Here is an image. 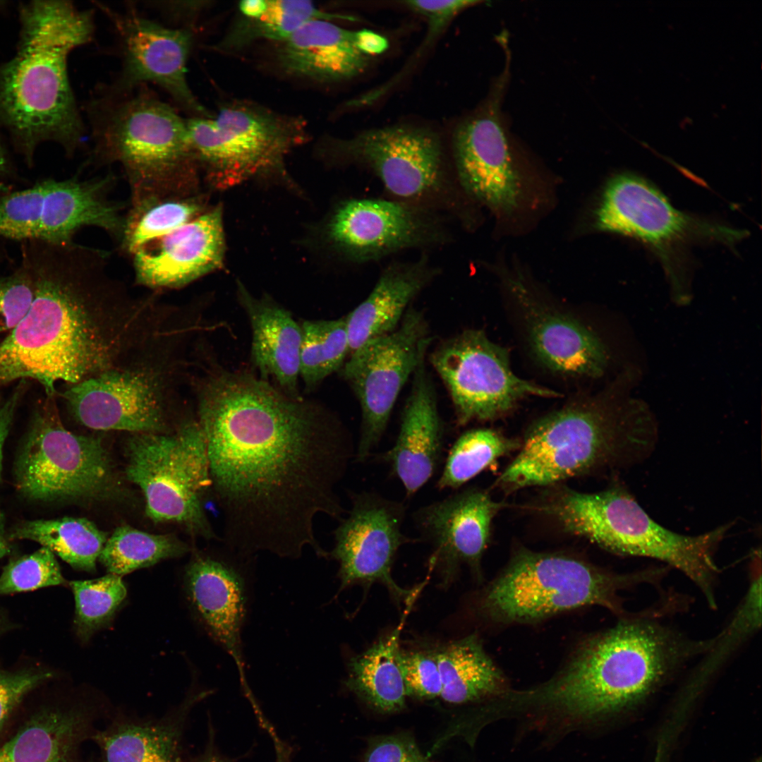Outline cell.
I'll return each instance as SVG.
<instances>
[{"label":"cell","instance_id":"cell-1","mask_svg":"<svg viewBox=\"0 0 762 762\" xmlns=\"http://www.w3.org/2000/svg\"><path fill=\"white\" fill-rule=\"evenodd\" d=\"M192 380L225 546L247 558L298 559L306 547L327 558L314 520L346 512L337 488L356 453L340 421L246 373L210 365Z\"/></svg>","mask_w":762,"mask_h":762},{"label":"cell","instance_id":"cell-2","mask_svg":"<svg viewBox=\"0 0 762 762\" xmlns=\"http://www.w3.org/2000/svg\"><path fill=\"white\" fill-rule=\"evenodd\" d=\"M21 250L34 297L0 341V386L31 379L52 398L61 382L126 365L136 349L139 318L106 262L74 244L32 240Z\"/></svg>","mask_w":762,"mask_h":762},{"label":"cell","instance_id":"cell-3","mask_svg":"<svg viewBox=\"0 0 762 762\" xmlns=\"http://www.w3.org/2000/svg\"><path fill=\"white\" fill-rule=\"evenodd\" d=\"M655 617L628 615L585 639L552 677L513 691V706L576 723L610 717L639 704L684 660L710 646L684 640Z\"/></svg>","mask_w":762,"mask_h":762},{"label":"cell","instance_id":"cell-4","mask_svg":"<svg viewBox=\"0 0 762 762\" xmlns=\"http://www.w3.org/2000/svg\"><path fill=\"white\" fill-rule=\"evenodd\" d=\"M15 54L0 67V124L28 166L37 148L54 142L71 155L85 128L69 82V54L90 41L91 13L67 1L19 6Z\"/></svg>","mask_w":762,"mask_h":762},{"label":"cell","instance_id":"cell-5","mask_svg":"<svg viewBox=\"0 0 762 762\" xmlns=\"http://www.w3.org/2000/svg\"><path fill=\"white\" fill-rule=\"evenodd\" d=\"M637 377L633 369L625 371L601 393L538 419L499 483L510 490L549 485L646 460L657 444L658 425L648 404L631 395Z\"/></svg>","mask_w":762,"mask_h":762},{"label":"cell","instance_id":"cell-6","mask_svg":"<svg viewBox=\"0 0 762 762\" xmlns=\"http://www.w3.org/2000/svg\"><path fill=\"white\" fill-rule=\"evenodd\" d=\"M95 157L119 163L131 202L198 192L186 119L145 91L109 95L91 107Z\"/></svg>","mask_w":762,"mask_h":762},{"label":"cell","instance_id":"cell-7","mask_svg":"<svg viewBox=\"0 0 762 762\" xmlns=\"http://www.w3.org/2000/svg\"><path fill=\"white\" fill-rule=\"evenodd\" d=\"M555 491L541 509L564 531L617 555L664 562L691 579L711 607L715 606L714 555L731 524L686 536L655 521L621 486L593 493L565 488Z\"/></svg>","mask_w":762,"mask_h":762},{"label":"cell","instance_id":"cell-8","mask_svg":"<svg viewBox=\"0 0 762 762\" xmlns=\"http://www.w3.org/2000/svg\"><path fill=\"white\" fill-rule=\"evenodd\" d=\"M663 575V568L617 574L572 555L520 549L482 590L476 608L482 617L500 626L537 623L593 605L622 618L628 615L620 591L655 582Z\"/></svg>","mask_w":762,"mask_h":762},{"label":"cell","instance_id":"cell-9","mask_svg":"<svg viewBox=\"0 0 762 762\" xmlns=\"http://www.w3.org/2000/svg\"><path fill=\"white\" fill-rule=\"evenodd\" d=\"M325 147L332 160L371 171L392 199L453 217L462 224L471 222V201L449 169L441 141L434 133L393 126L332 140Z\"/></svg>","mask_w":762,"mask_h":762},{"label":"cell","instance_id":"cell-10","mask_svg":"<svg viewBox=\"0 0 762 762\" xmlns=\"http://www.w3.org/2000/svg\"><path fill=\"white\" fill-rule=\"evenodd\" d=\"M199 173L217 188L282 173L288 154L308 138L304 119L243 101L226 103L214 117L186 119Z\"/></svg>","mask_w":762,"mask_h":762},{"label":"cell","instance_id":"cell-11","mask_svg":"<svg viewBox=\"0 0 762 762\" xmlns=\"http://www.w3.org/2000/svg\"><path fill=\"white\" fill-rule=\"evenodd\" d=\"M13 478L18 492L36 502L105 501L123 491L102 439L68 430L52 404L34 414Z\"/></svg>","mask_w":762,"mask_h":762},{"label":"cell","instance_id":"cell-12","mask_svg":"<svg viewBox=\"0 0 762 762\" xmlns=\"http://www.w3.org/2000/svg\"><path fill=\"white\" fill-rule=\"evenodd\" d=\"M182 347L104 370L68 386L61 397L75 420L87 428L167 433L192 363Z\"/></svg>","mask_w":762,"mask_h":762},{"label":"cell","instance_id":"cell-13","mask_svg":"<svg viewBox=\"0 0 762 762\" xmlns=\"http://www.w3.org/2000/svg\"><path fill=\"white\" fill-rule=\"evenodd\" d=\"M126 457V476L142 491L149 518L181 524L205 539L217 538L202 506L211 481L196 418L184 419L172 433L133 434Z\"/></svg>","mask_w":762,"mask_h":762},{"label":"cell","instance_id":"cell-14","mask_svg":"<svg viewBox=\"0 0 762 762\" xmlns=\"http://www.w3.org/2000/svg\"><path fill=\"white\" fill-rule=\"evenodd\" d=\"M432 340L423 313L410 307L393 332L349 355L341 373L361 411L357 462L365 461L381 441L401 391L426 357Z\"/></svg>","mask_w":762,"mask_h":762},{"label":"cell","instance_id":"cell-15","mask_svg":"<svg viewBox=\"0 0 762 762\" xmlns=\"http://www.w3.org/2000/svg\"><path fill=\"white\" fill-rule=\"evenodd\" d=\"M429 361L449 394L460 425L495 419L528 396H560L517 377L507 350L480 329H466L444 339L430 352Z\"/></svg>","mask_w":762,"mask_h":762},{"label":"cell","instance_id":"cell-16","mask_svg":"<svg viewBox=\"0 0 762 762\" xmlns=\"http://www.w3.org/2000/svg\"><path fill=\"white\" fill-rule=\"evenodd\" d=\"M445 220L440 212L392 198H351L333 212L327 236L344 259L363 265L445 245L452 239Z\"/></svg>","mask_w":762,"mask_h":762},{"label":"cell","instance_id":"cell-17","mask_svg":"<svg viewBox=\"0 0 762 762\" xmlns=\"http://www.w3.org/2000/svg\"><path fill=\"white\" fill-rule=\"evenodd\" d=\"M351 509L333 532L327 558L339 563L340 590L353 584H383L399 603L413 602L414 593L393 579L392 567L399 548L410 543L402 532L406 507L373 491L353 493Z\"/></svg>","mask_w":762,"mask_h":762},{"label":"cell","instance_id":"cell-18","mask_svg":"<svg viewBox=\"0 0 762 762\" xmlns=\"http://www.w3.org/2000/svg\"><path fill=\"white\" fill-rule=\"evenodd\" d=\"M100 7L114 25L122 57L121 73L109 94L128 93L152 83L194 116L212 117L187 81V63L194 44L191 28H169L135 11L123 13Z\"/></svg>","mask_w":762,"mask_h":762},{"label":"cell","instance_id":"cell-19","mask_svg":"<svg viewBox=\"0 0 762 762\" xmlns=\"http://www.w3.org/2000/svg\"><path fill=\"white\" fill-rule=\"evenodd\" d=\"M600 231L629 236L663 254L694 238L733 242L742 231L708 223L677 210L655 187L632 174H620L608 181L594 213Z\"/></svg>","mask_w":762,"mask_h":762},{"label":"cell","instance_id":"cell-20","mask_svg":"<svg viewBox=\"0 0 762 762\" xmlns=\"http://www.w3.org/2000/svg\"><path fill=\"white\" fill-rule=\"evenodd\" d=\"M452 141L454 171L469 200L497 217L517 212L525 198L524 181L497 107L464 121Z\"/></svg>","mask_w":762,"mask_h":762},{"label":"cell","instance_id":"cell-21","mask_svg":"<svg viewBox=\"0 0 762 762\" xmlns=\"http://www.w3.org/2000/svg\"><path fill=\"white\" fill-rule=\"evenodd\" d=\"M225 546L217 555L197 553L186 571L185 582L190 605L210 637L231 657L241 683L251 696L245 675L241 635L250 600L249 564Z\"/></svg>","mask_w":762,"mask_h":762},{"label":"cell","instance_id":"cell-22","mask_svg":"<svg viewBox=\"0 0 762 762\" xmlns=\"http://www.w3.org/2000/svg\"><path fill=\"white\" fill-rule=\"evenodd\" d=\"M502 507L486 491L471 488L413 513L420 536L432 547L430 564L444 585L453 581L462 564L481 579L480 560L490 540L492 521Z\"/></svg>","mask_w":762,"mask_h":762},{"label":"cell","instance_id":"cell-23","mask_svg":"<svg viewBox=\"0 0 762 762\" xmlns=\"http://www.w3.org/2000/svg\"><path fill=\"white\" fill-rule=\"evenodd\" d=\"M225 238L218 205L138 248L135 282L154 292L183 288L223 265Z\"/></svg>","mask_w":762,"mask_h":762},{"label":"cell","instance_id":"cell-24","mask_svg":"<svg viewBox=\"0 0 762 762\" xmlns=\"http://www.w3.org/2000/svg\"><path fill=\"white\" fill-rule=\"evenodd\" d=\"M507 289L524 318L527 339L537 360L554 373L595 377L608 361L600 339L574 318L537 298L519 276H508Z\"/></svg>","mask_w":762,"mask_h":762},{"label":"cell","instance_id":"cell-25","mask_svg":"<svg viewBox=\"0 0 762 762\" xmlns=\"http://www.w3.org/2000/svg\"><path fill=\"white\" fill-rule=\"evenodd\" d=\"M425 358L411 377L412 385L401 412L396 442L380 456L409 496L416 493L434 476L445 445V425Z\"/></svg>","mask_w":762,"mask_h":762},{"label":"cell","instance_id":"cell-26","mask_svg":"<svg viewBox=\"0 0 762 762\" xmlns=\"http://www.w3.org/2000/svg\"><path fill=\"white\" fill-rule=\"evenodd\" d=\"M112 175L83 180H47L40 221L34 239L66 244L85 226L103 229L120 241L124 218L122 206L109 199Z\"/></svg>","mask_w":762,"mask_h":762},{"label":"cell","instance_id":"cell-27","mask_svg":"<svg viewBox=\"0 0 762 762\" xmlns=\"http://www.w3.org/2000/svg\"><path fill=\"white\" fill-rule=\"evenodd\" d=\"M278 44L277 61L283 71L318 83L353 78L368 61L358 47L357 32L326 20H311Z\"/></svg>","mask_w":762,"mask_h":762},{"label":"cell","instance_id":"cell-28","mask_svg":"<svg viewBox=\"0 0 762 762\" xmlns=\"http://www.w3.org/2000/svg\"><path fill=\"white\" fill-rule=\"evenodd\" d=\"M428 256L385 267L368 296L346 315L349 354L399 325L412 301L439 275Z\"/></svg>","mask_w":762,"mask_h":762},{"label":"cell","instance_id":"cell-29","mask_svg":"<svg viewBox=\"0 0 762 762\" xmlns=\"http://www.w3.org/2000/svg\"><path fill=\"white\" fill-rule=\"evenodd\" d=\"M238 296L252 329L251 358L260 379L271 377L288 397L301 399L298 390L301 326L291 313L266 296L253 297L241 284Z\"/></svg>","mask_w":762,"mask_h":762},{"label":"cell","instance_id":"cell-30","mask_svg":"<svg viewBox=\"0 0 762 762\" xmlns=\"http://www.w3.org/2000/svg\"><path fill=\"white\" fill-rule=\"evenodd\" d=\"M433 653L442 679L440 696L447 703L493 700L509 689L505 675L476 633L442 645Z\"/></svg>","mask_w":762,"mask_h":762},{"label":"cell","instance_id":"cell-31","mask_svg":"<svg viewBox=\"0 0 762 762\" xmlns=\"http://www.w3.org/2000/svg\"><path fill=\"white\" fill-rule=\"evenodd\" d=\"M80 709H49L32 716L0 744V762H70L88 730Z\"/></svg>","mask_w":762,"mask_h":762},{"label":"cell","instance_id":"cell-32","mask_svg":"<svg viewBox=\"0 0 762 762\" xmlns=\"http://www.w3.org/2000/svg\"><path fill=\"white\" fill-rule=\"evenodd\" d=\"M404 619L387 636L348 663L349 690L378 713L392 714L406 707V691L398 655Z\"/></svg>","mask_w":762,"mask_h":762},{"label":"cell","instance_id":"cell-33","mask_svg":"<svg viewBox=\"0 0 762 762\" xmlns=\"http://www.w3.org/2000/svg\"><path fill=\"white\" fill-rule=\"evenodd\" d=\"M238 10L239 17L216 46L220 51L238 50L260 40L281 42L311 20H353L322 11L305 0H245Z\"/></svg>","mask_w":762,"mask_h":762},{"label":"cell","instance_id":"cell-34","mask_svg":"<svg viewBox=\"0 0 762 762\" xmlns=\"http://www.w3.org/2000/svg\"><path fill=\"white\" fill-rule=\"evenodd\" d=\"M8 536L10 540L36 542L73 568L88 572H95L108 538L91 521L75 517L21 521Z\"/></svg>","mask_w":762,"mask_h":762},{"label":"cell","instance_id":"cell-35","mask_svg":"<svg viewBox=\"0 0 762 762\" xmlns=\"http://www.w3.org/2000/svg\"><path fill=\"white\" fill-rule=\"evenodd\" d=\"M181 715L117 725L97 734L105 762H181Z\"/></svg>","mask_w":762,"mask_h":762},{"label":"cell","instance_id":"cell-36","mask_svg":"<svg viewBox=\"0 0 762 762\" xmlns=\"http://www.w3.org/2000/svg\"><path fill=\"white\" fill-rule=\"evenodd\" d=\"M206 198L198 193L150 197L131 202L125 215L121 248L131 255L145 243L164 236L203 213Z\"/></svg>","mask_w":762,"mask_h":762},{"label":"cell","instance_id":"cell-37","mask_svg":"<svg viewBox=\"0 0 762 762\" xmlns=\"http://www.w3.org/2000/svg\"><path fill=\"white\" fill-rule=\"evenodd\" d=\"M188 551V546L174 536L121 526L107 538L99 560L109 574L121 576Z\"/></svg>","mask_w":762,"mask_h":762},{"label":"cell","instance_id":"cell-38","mask_svg":"<svg viewBox=\"0 0 762 762\" xmlns=\"http://www.w3.org/2000/svg\"><path fill=\"white\" fill-rule=\"evenodd\" d=\"M301 328L299 375L310 391L341 368L349 355V339L344 317L305 320Z\"/></svg>","mask_w":762,"mask_h":762},{"label":"cell","instance_id":"cell-39","mask_svg":"<svg viewBox=\"0 0 762 762\" xmlns=\"http://www.w3.org/2000/svg\"><path fill=\"white\" fill-rule=\"evenodd\" d=\"M521 442L495 430L477 428L468 430L450 449L437 487L458 489L495 462L520 448Z\"/></svg>","mask_w":762,"mask_h":762},{"label":"cell","instance_id":"cell-40","mask_svg":"<svg viewBox=\"0 0 762 762\" xmlns=\"http://www.w3.org/2000/svg\"><path fill=\"white\" fill-rule=\"evenodd\" d=\"M75 602V623L78 635L87 641L113 618L126 599L127 591L120 576L108 574L70 583Z\"/></svg>","mask_w":762,"mask_h":762},{"label":"cell","instance_id":"cell-41","mask_svg":"<svg viewBox=\"0 0 762 762\" xmlns=\"http://www.w3.org/2000/svg\"><path fill=\"white\" fill-rule=\"evenodd\" d=\"M65 580L55 555L40 549L10 560L0 575V595L64 584Z\"/></svg>","mask_w":762,"mask_h":762},{"label":"cell","instance_id":"cell-42","mask_svg":"<svg viewBox=\"0 0 762 762\" xmlns=\"http://www.w3.org/2000/svg\"><path fill=\"white\" fill-rule=\"evenodd\" d=\"M47 180L32 187L0 193V236L34 239L40 221Z\"/></svg>","mask_w":762,"mask_h":762},{"label":"cell","instance_id":"cell-43","mask_svg":"<svg viewBox=\"0 0 762 762\" xmlns=\"http://www.w3.org/2000/svg\"><path fill=\"white\" fill-rule=\"evenodd\" d=\"M398 661L406 696L420 699L440 696L442 679L433 651L400 649Z\"/></svg>","mask_w":762,"mask_h":762},{"label":"cell","instance_id":"cell-44","mask_svg":"<svg viewBox=\"0 0 762 762\" xmlns=\"http://www.w3.org/2000/svg\"><path fill=\"white\" fill-rule=\"evenodd\" d=\"M33 297L31 277L22 265L11 275L0 278V334L10 332L20 322Z\"/></svg>","mask_w":762,"mask_h":762},{"label":"cell","instance_id":"cell-45","mask_svg":"<svg viewBox=\"0 0 762 762\" xmlns=\"http://www.w3.org/2000/svg\"><path fill=\"white\" fill-rule=\"evenodd\" d=\"M364 762H433L408 734L381 735L368 744Z\"/></svg>","mask_w":762,"mask_h":762},{"label":"cell","instance_id":"cell-46","mask_svg":"<svg viewBox=\"0 0 762 762\" xmlns=\"http://www.w3.org/2000/svg\"><path fill=\"white\" fill-rule=\"evenodd\" d=\"M49 677L42 672L0 673V728L23 696Z\"/></svg>","mask_w":762,"mask_h":762},{"label":"cell","instance_id":"cell-47","mask_svg":"<svg viewBox=\"0 0 762 762\" xmlns=\"http://www.w3.org/2000/svg\"><path fill=\"white\" fill-rule=\"evenodd\" d=\"M478 3L480 1L471 0L404 1L411 10L428 18L429 40L437 35L459 12Z\"/></svg>","mask_w":762,"mask_h":762},{"label":"cell","instance_id":"cell-48","mask_svg":"<svg viewBox=\"0 0 762 762\" xmlns=\"http://www.w3.org/2000/svg\"><path fill=\"white\" fill-rule=\"evenodd\" d=\"M22 382L20 381V385L10 396L0 404V480L2 472L3 448L23 393L24 387Z\"/></svg>","mask_w":762,"mask_h":762},{"label":"cell","instance_id":"cell-49","mask_svg":"<svg viewBox=\"0 0 762 762\" xmlns=\"http://www.w3.org/2000/svg\"><path fill=\"white\" fill-rule=\"evenodd\" d=\"M357 36L360 49L368 56L380 54L388 47V42L385 37L372 31H358Z\"/></svg>","mask_w":762,"mask_h":762},{"label":"cell","instance_id":"cell-50","mask_svg":"<svg viewBox=\"0 0 762 762\" xmlns=\"http://www.w3.org/2000/svg\"><path fill=\"white\" fill-rule=\"evenodd\" d=\"M157 5H154L155 7L164 12L167 15H171L174 18L179 19L180 15L185 16L192 13V11H195L202 5H199V2H188V1H162L156 2Z\"/></svg>","mask_w":762,"mask_h":762},{"label":"cell","instance_id":"cell-51","mask_svg":"<svg viewBox=\"0 0 762 762\" xmlns=\"http://www.w3.org/2000/svg\"><path fill=\"white\" fill-rule=\"evenodd\" d=\"M8 536L6 531L5 516L0 509V559L6 555L11 550Z\"/></svg>","mask_w":762,"mask_h":762},{"label":"cell","instance_id":"cell-52","mask_svg":"<svg viewBox=\"0 0 762 762\" xmlns=\"http://www.w3.org/2000/svg\"><path fill=\"white\" fill-rule=\"evenodd\" d=\"M195 762H229L214 749L209 748Z\"/></svg>","mask_w":762,"mask_h":762},{"label":"cell","instance_id":"cell-53","mask_svg":"<svg viewBox=\"0 0 762 762\" xmlns=\"http://www.w3.org/2000/svg\"><path fill=\"white\" fill-rule=\"evenodd\" d=\"M8 169V161L4 148L0 143V174L5 173Z\"/></svg>","mask_w":762,"mask_h":762},{"label":"cell","instance_id":"cell-54","mask_svg":"<svg viewBox=\"0 0 762 762\" xmlns=\"http://www.w3.org/2000/svg\"><path fill=\"white\" fill-rule=\"evenodd\" d=\"M5 4H6V2H5V1H0V11H1V9H2V8H3L4 7V6H5Z\"/></svg>","mask_w":762,"mask_h":762},{"label":"cell","instance_id":"cell-55","mask_svg":"<svg viewBox=\"0 0 762 762\" xmlns=\"http://www.w3.org/2000/svg\"><path fill=\"white\" fill-rule=\"evenodd\" d=\"M754 762H761V760L759 759V760H758V761H754Z\"/></svg>","mask_w":762,"mask_h":762}]
</instances>
